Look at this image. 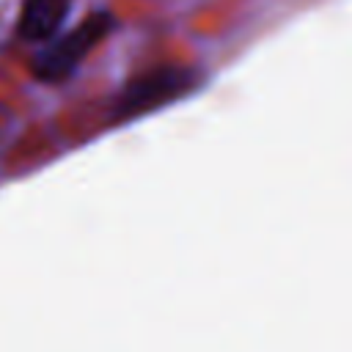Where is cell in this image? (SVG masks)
Segmentation results:
<instances>
[{"label": "cell", "mask_w": 352, "mask_h": 352, "mask_svg": "<svg viewBox=\"0 0 352 352\" xmlns=\"http://www.w3.org/2000/svg\"><path fill=\"white\" fill-rule=\"evenodd\" d=\"M201 82V74L187 66H160L146 74H138L121 91L116 102V121H129L146 113H154L187 94H192Z\"/></svg>", "instance_id": "obj_1"}, {"label": "cell", "mask_w": 352, "mask_h": 352, "mask_svg": "<svg viewBox=\"0 0 352 352\" xmlns=\"http://www.w3.org/2000/svg\"><path fill=\"white\" fill-rule=\"evenodd\" d=\"M113 30V16L99 11V14H91L85 16L77 28H72L69 33L63 36H55L33 60V72L38 80H47V82H58V80H66L85 58L88 52L102 41L107 38V33Z\"/></svg>", "instance_id": "obj_2"}, {"label": "cell", "mask_w": 352, "mask_h": 352, "mask_svg": "<svg viewBox=\"0 0 352 352\" xmlns=\"http://www.w3.org/2000/svg\"><path fill=\"white\" fill-rule=\"evenodd\" d=\"M72 0H25L19 11V36L28 41H52L69 16Z\"/></svg>", "instance_id": "obj_3"}]
</instances>
